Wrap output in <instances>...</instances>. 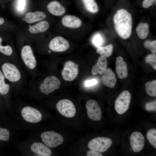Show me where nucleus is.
Wrapping results in <instances>:
<instances>
[{"mask_svg": "<svg viewBox=\"0 0 156 156\" xmlns=\"http://www.w3.org/2000/svg\"><path fill=\"white\" fill-rule=\"evenodd\" d=\"M131 148L135 153L140 151L143 148L145 143V139L140 132L135 131L131 135L129 138Z\"/></svg>", "mask_w": 156, "mask_h": 156, "instance_id": "obj_12", "label": "nucleus"}, {"mask_svg": "<svg viewBox=\"0 0 156 156\" xmlns=\"http://www.w3.org/2000/svg\"><path fill=\"white\" fill-rule=\"evenodd\" d=\"M69 47L68 41L61 36H57L53 38L49 45L51 50L56 52L65 51L68 49Z\"/></svg>", "mask_w": 156, "mask_h": 156, "instance_id": "obj_13", "label": "nucleus"}, {"mask_svg": "<svg viewBox=\"0 0 156 156\" xmlns=\"http://www.w3.org/2000/svg\"><path fill=\"white\" fill-rule=\"evenodd\" d=\"M4 22L3 18L2 17H0V25L3 24Z\"/></svg>", "mask_w": 156, "mask_h": 156, "instance_id": "obj_38", "label": "nucleus"}, {"mask_svg": "<svg viewBox=\"0 0 156 156\" xmlns=\"http://www.w3.org/2000/svg\"><path fill=\"white\" fill-rule=\"evenodd\" d=\"M98 82V80L95 79H87L85 81L84 85L86 87H91L96 85Z\"/></svg>", "mask_w": 156, "mask_h": 156, "instance_id": "obj_34", "label": "nucleus"}, {"mask_svg": "<svg viewBox=\"0 0 156 156\" xmlns=\"http://www.w3.org/2000/svg\"><path fill=\"white\" fill-rule=\"evenodd\" d=\"M87 156H103V155L99 152L96 151L91 150L88 151L86 154Z\"/></svg>", "mask_w": 156, "mask_h": 156, "instance_id": "obj_36", "label": "nucleus"}, {"mask_svg": "<svg viewBox=\"0 0 156 156\" xmlns=\"http://www.w3.org/2000/svg\"><path fill=\"white\" fill-rule=\"evenodd\" d=\"M21 57L26 66L30 69L36 66V61L31 47L29 45L24 46L22 49Z\"/></svg>", "mask_w": 156, "mask_h": 156, "instance_id": "obj_11", "label": "nucleus"}, {"mask_svg": "<svg viewBox=\"0 0 156 156\" xmlns=\"http://www.w3.org/2000/svg\"><path fill=\"white\" fill-rule=\"evenodd\" d=\"M146 48L149 49L152 53H155L156 52V41H150L147 40L144 44Z\"/></svg>", "mask_w": 156, "mask_h": 156, "instance_id": "obj_31", "label": "nucleus"}, {"mask_svg": "<svg viewBox=\"0 0 156 156\" xmlns=\"http://www.w3.org/2000/svg\"><path fill=\"white\" fill-rule=\"evenodd\" d=\"M93 44L97 47H101L103 42V38L101 35L99 33L96 34L92 38Z\"/></svg>", "mask_w": 156, "mask_h": 156, "instance_id": "obj_30", "label": "nucleus"}, {"mask_svg": "<svg viewBox=\"0 0 156 156\" xmlns=\"http://www.w3.org/2000/svg\"><path fill=\"white\" fill-rule=\"evenodd\" d=\"M10 137L9 130L5 128L0 127V140L6 141L8 140Z\"/></svg>", "mask_w": 156, "mask_h": 156, "instance_id": "obj_32", "label": "nucleus"}, {"mask_svg": "<svg viewBox=\"0 0 156 156\" xmlns=\"http://www.w3.org/2000/svg\"><path fill=\"white\" fill-rule=\"evenodd\" d=\"M102 75L101 80L103 84L109 88H114L116 83V79L112 70L110 68L107 69Z\"/></svg>", "mask_w": 156, "mask_h": 156, "instance_id": "obj_15", "label": "nucleus"}, {"mask_svg": "<svg viewBox=\"0 0 156 156\" xmlns=\"http://www.w3.org/2000/svg\"><path fill=\"white\" fill-rule=\"evenodd\" d=\"M47 8L49 12L52 14L60 16L63 14L65 12L64 7L57 1H52L49 3Z\"/></svg>", "mask_w": 156, "mask_h": 156, "instance_id": "obj_19", "label": "nucleus"}, {"mask_svg": "<svg viewBox=\"0 0 156 156\" xmlns=\"http://www.w3.org/2000/svg\"><path fill=\"white\" fill-rule=\"evenodd\" d=\"M49 27L48 23L46 21H43L31 26L29 29V31L31 33L37 34L46 31Z\"/></svg>", "mask_w": 156, "mask_h": 156, "instance_id": "obj_22", "label": "nucleus"}, {"mask_svg": "<svg viewBox=\"0 0 156 156\" xmlns=\"http://www.w3.org/2000/svg\"><path fill=\"white\" fill-rule=\"evenodd\" d=\"M2 39L0 37V52L3 54L10 56L12 53V49L9 45L3 46L1 45Z\"/></svg>", "mask_w": 156, "mask_h": 156, "instance_id": "obj_28", "label": "nucleus"}, {"mask_svg": "<svg viewBox=\"0 0 156 156\" xmlns=\"http://www.w3.org/2000/svg\"><path fill=\"white\" fill-rule=\"evenodd\" d=\"M60 84V80L57 77L55 76H50L44 80L40 84L39 88L41 92L48 95L58 89Z\"/></svg>", "mask_w": 156, "mask_h": 156, "instance_id": "obj_6", "label": "nucleus"}, {"mask_svg": "<svg viewBox=\"0 0 156 156\" xmlns=\"http://www.w3.org/2000/svg\"><path fill=\"white\" fill-rule=\"evenodd\" d=\"M46 17V15L44 12L38 11L27 13L25 16L24 20L28 23H32L41 20Z\"/></svg>", "mask_w": 156, "mask_h": 156, "instance_id": "obj_20", "label": "nucleus"}, {"mask_svg": "<svg viewBox=\"0 0 156 156\" xmlns=\"http://www.w3.org/2000/svg\"><path fill=\"white\" fill-rule=\"evenodd\" d=\"M145 61L151 64L155 70L156 69V55L155 53L149 54L145 59Z\"/></svg>", "mask_w": 156, "mask_h": 156, "instance_id": "obj_29", "label": "nucleus"}, {"mask_svg": "<svg viewBox=\"0 0 156 156\" xmlns=\"http://www.w3.org/2000/svg\"><path fill=\"white\" fill-rule=\"evenodd\" d=\"M5 79L2 72L0 70V94L2 95L7 94L10 89V86L5 83Z\"/></svg>", "mask_w": 156, "mask_h": 156, "instance_id": "obj_26", "label": "nucleus"}, {"mask_svg": "<svg viewBox=\"0 0 156 156\" xmlns=\"http://www.w3.org/2000/svg\"><path fill=\"white\" fill-rule=\"evenodd\" d=\"M25 0H19L17 7L18 10L20 11L23 10L25 8Z\"/></svg>", "mask_w": 156, "mask_h": 156, "instance_id": "obj_37", "label": "nucleus"}, {"mask_svg": "<svg viewBox=\"0 0 156 156\" xmlns=\"http://www.w3.org/2000/svg\"><path fill=\"white\" fill-rule=\"evenodd\" d=\"M147 139L150 144L156 148V130L152 129L149 130L146 134Z\"/></svg>", "mask_w": 156, "mask_h": 156, "instance_id": "obj_27", "label": "nucleus"}, {"mask_svg": "<svg viewBox=\"0 0 156 156\" xmlns=\"http://www.w3.org/2000/svg\"><path fill=\"white\" fill-rule=\"evenodd\" d=\"M86 9L89 12L94 13L99 10L98 6L94 0H82Z\"/></svg>", "mask_w": 156, "mask_h": 156, "instance_id": "obj_24", "label": "nucleus"}, {"mask_svg": "<svg viewBox=\"0 0 156 156\" xmlns=\"http://www.w3.org/2000/svg\"><path fill=\"white\" fill-rule=\"evenodd\" d=\"M62 23L66 27L75 28L81 26L82 22L80 19L76 16L67 15L62 18Z\"/></svg>", "mask_w": 156, "mask_h": 156, "instance_id": "obj_17", "label": "nucleus"}, {"mask_svg": "<svg viewBox=\"0 0 156 156\" xmlns=\"http://www.w3.org/2000/svg\"><path fill=\"white\" fill-rule=\"evenodd\" d=\"M116 69L118 77L121 79L126 78L128 75L127 65L124 59L121 56L116 59Z\"/></svg>", "mask_w": 156, "mask_h": 156, "instance_id": "obj_14", "label": "nucleus"}, {"mask_svg": "<svg viewBox=\"0 0 156 156\" xmlns=\"http://www.w3.org/2000/svg\"><path fill=\"white\" fill-rule=\"evenodd\" d=\"M88 117L94 121H99L102 118V111L97 102L94 100H90L86 105Z\"/></svg>", "mask_w": 156, "mask_h": 156, "instance_id": "obj_9", "label": "nucleus"}, {"mask_svg": "<svg viewBox=\"0 0 156 156\" xmlns=\"http://www.w3.org/2000/svg\"><path fill=\"white\" fill-rule=\"evenodd\" d=\"M78 72V64L72 61H69L65 64L62 75L65 81H71L76 78Z\"/></svg>", "mask_w": 156, "mask_h": 156, "instance_id": "obj_8", "label": "nucleus"}, {"mask_svg": "<svg viewBox=\"0 0 156 156\" xmlns=\"http://www.w3.org/2000/svg\"><path fill=\"white\" fill-rule=\"evenodd\" d=\"M112 144V141L110 138L99 137L90 140L88 143V146L90 150L103 153L106 151Z\"/></svg>", "mask_w": 156, "mask_h": 156, "instance_id": "obj_2", "label": "nucleus"}, {"mask_svg": "<svg viewBox=\"0 0 156 156\" xmlns=\"http://www.w3.org/2000/svg\"><path fill=\"white\" fill-rule=\"evenodd\" d=\"M1 68L5 78L9 81L16 82L20 79L21 77L20 72L13 64L5 62L2 65Z\"/></svg>", "mask_w": 156, "mask_h": 156, "instance_id": "obj_7", "label": "nucleus"}, {"mask_svg": "<svg viewBox=\"0 0 156 156\" xmlns=\"http://www.w3.org/2000/svg\"><path fill=\"white\" fill-rule=\"evenodd\" d=\"M149 26L146 23L141 22L137 26L136 31L139 38L144 39L148 36L149 32Z\"/></svg>", "mask_w": 156, "mask_h": 156, "instance_id": "obj_21", "label": "nucleus"}, {"mask_svg": "<svg viewBox=\"0 0 156 156\" xmlns=\"http://www.w3.org/2000/svg\"><path fill=\"white\" fill-rule=\"evenodd\" d=\"M31 149L33 152L41 156H49L52 153L49 148L40 142H35L31 146Z\"/></svg>", "mask_w": 156, "mask_h": 156, "instance_id": "obj_18", "label": "nucleus"}, {"mask_svg": "<svg viewBox=\"0 0 156 156\" xmlns=\"http://www.w3.org/2000/svg\"><path fill=\"white\" fill-rule=\"evenodd\" d=\"M131 96L129 91L124 90L122 92L116 99L115 103V108L119 114L125 113L129 107Z\"/></svg>", "mask_w": 156, "mask_h": 156, "instance_id": "obj_4", "label": "nucleus"}, {"mask_svg": "<svg viewBox=\"0 0 156 156\" xmlns=\"http://www.w3.org/2000/svg\"><path fill=\"white\" fill-rule=\"evenodd\" d=\"M107 62L106 58L101 56L96 64L92 67V73L94 75L97 74L102 75L107 70Z\"/></svg>", "mask_w": 156, "mask_h": 156, "instance_id": "obj_16", "label": "nucleus"}, {"mask_svg": "<svg viewBox=\"0 0 156 156\" xmlns=\"http://www.w3.org/2000/svg\"><path fill=\"white\" fill-rule=\"evenodd\" d=\"M156 0H144L142 3V6L144 8H147L153 5Z\"/></svg>", "mask_w": 156, "mask_h": 156, "instance_id": "obj_35", "label": "nucleus"}, {"mask_svg": "<svg viewBox=\"0 0 156 156\" xmlns=\"http://www.w3.org/2000/svg\"><path fill=\"white\" fill-rule=\"evenodd\" d=\"M147 94L152 96H156V80H155L146 82L145 85Z\"/></svg>", "mask_w": 156, "mask_h": 156, "instance_id": "obj_25", "label": "nucleus"}, {"mask_svg": "<svg viewBox=\"0 0 156 156\" xmlns=\"http://www.w3.org/2000/svg\"><path fill=\"white\" fill-rule=\"evenodd\" d=\"M113 46L112 44L104 47H98L96 49V52L101 56L105 57L111 56L113 53Z\"/></svg>", "mask_w": 156, "mask_h": 156, "instance_id": "obj_23", "label": "nucleus"}, {"mask_svg": "<svg viewBox=\"0 0 156 156\" xmlns=\"http://www.w3.org/2000/svg\"><path fill=\"white\" fill-rule=\"evenodd\" d=\"M113 21L115 30L118 35L124 39L129 38L132 28L131 14L124 9H120L114 15Z\"/></svg>", "mask_w": 156, "mask_h": 156, "instance_id": "obj_1", "label": "nucleus"}, {"mask_svg": "<svg viewBox=\"0 0 156 156\" xmlns=\"http://www.w3.org/2000/svg\"><path fill=\"white\" fill-rule=\"evenodd\" d=\"M56 108L61 114L67 118L73 117L76 113L74 105L68 99H64L59 101L56 105Z\"/></svg>", "mask_w": 156, "mask_h": 156, "instance_id": "obj_5", "label": "nucleus"}, {"mask_svg": "<svg viewBox=\"0 0 156 156\" xmlns=\"http://www.w3.org/2000/svg\"><path fill=\"white\" fill-rule=\"evenodd\" d=\"M42 142L48 147H55L63 142L64 139L60 134L53 131L43 132L40 135Z\"/></svg>", "mask_w": 156, "mask_h": 156, "instance_id": "obj_3", "label": "nucleus"}, {"mask_svg": "<svg viewBox=\"0 0 156 156\" xmlns=\"http://www.w3.org/2000/svg\"><path fill=\"white\" fill-rule=\"evenodd\" d=\"M23 118L27 121L33 123L40 122L42 118L40 112L34 108L27 106L24 107L21 111Z\"/></svg>", "mask_w": 156, "mask_h": 156, "instance_id": "obj_10", "label": "nucleus"}, {"mask_svg": "<svg viewBox=\"0 0 156 156\" xmlns=\"http://www.w3.org/2000/svg\"><path fill=\"white\" fill-rule=\"evenodd\" d=\"M145 109L148 111H155L156 109V101H153L146 103L145 105Z\"/></svg>", "mask_w": 156, "mask_h": 156, "instance_id": "obj_33", "label": "nucleus"}]
</instances>
